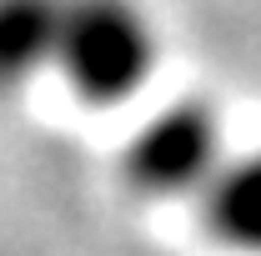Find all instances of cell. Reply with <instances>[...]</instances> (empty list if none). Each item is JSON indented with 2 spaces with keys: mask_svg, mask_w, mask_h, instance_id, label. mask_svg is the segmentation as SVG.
<instances>
[{
  "mask_svg": "<svg viewBox=\"0 0 261 256\" xmlns=\"http://www.w3.org/2000/svg\"><path fill=\"white\" fill-rule=\"evenodd\" d=\"M221 161H226V146H221V116L211 111V100L176 96L156 116H146V126L130 136L121 171L130 191L151 201H181L206 191Z\"/></svg>",
  "mask_w": 261,
  "mask_h": 256,
  "instance_id": "7a4b0ae2",
  "label": "cell"
},
{
  "mask_svg": "<svg viewBox=\"0 0 261 256\" xmlns=\"http://www.w3.org/2000/svg\"><path fill=\"white\" fill-rule=\"evenodd\" d=\"M201 221L226 251L261 256V151L221 161L201 191Z\"/></svg>",
  "mask_w": 261,
  "mask_h": 256,
  "instance_id": "3957f363",
  "label": "cell"
},
{
  "mask_svg": "<svg viewBox=\"0 0 261 256\" xmlns=\"http://www.w3.org/2000/svg\"><path fill=\"white\" fill-rule=\"evenodd\" d=\"M61 0H0V100L25 96L56 61Z\"/></svg>",
  "mask_w": 261,
  "mask_h": 256,
  "instance_id": "277c9868",
  "label": "cell"
},
{
  "mask_svg": "<svg viewBox=\"0 0 261 256\" xmlns=\"http://www.w3.org/2000/svg\"><path fill=\"white\" fill-rule=\"evenodd\" d=\"M161 61V35L141 0H61L50 70L86 106L130 100Z\"/></svg>",
  "mask_w": 261,
  "mask_h": 256,
  "instance_id": "6da1fadb",
  "label": "cell"
}]
</instances>
